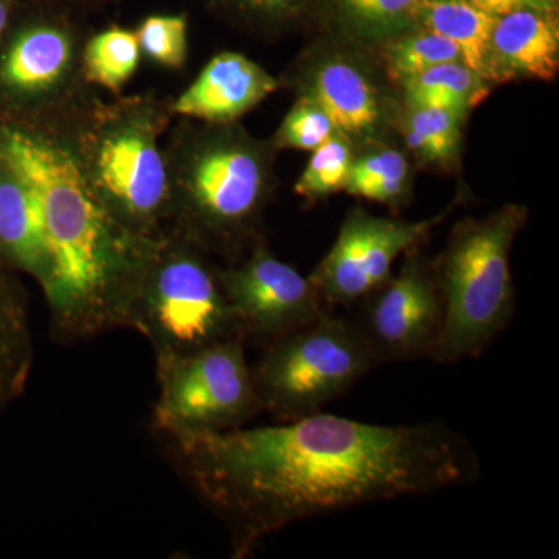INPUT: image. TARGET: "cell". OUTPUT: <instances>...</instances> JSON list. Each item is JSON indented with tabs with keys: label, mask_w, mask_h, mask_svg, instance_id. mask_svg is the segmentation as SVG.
<instances>
[{
	"label": "cell",
	"mask_w": 559,
	"mask_h": 559,
	"mask_svg": "<svg viewBox=\"0 0 559 559\" xmlns=\"http://www.w3.org/2000/svg\"><path fill=\"white\" fill-rule=\"evenodd\" d=\"M162 127L151 103L124 102L97 110L72 148L103 207L142 240L167 234L165 223L173 216Z\"/></svg>",
	"instance_id": "cell-6"
},
{
	"label": "cell",
	"mask_w": 559,
	"mask_h": 559,
	"mask_svg": "<svg viewBox=\"0 0 559 559\" xmlns=\"http://www.w3.org/2000/svg\"><path fill=\"white\" fill-rule=\"evenodd\" d=\"M21 5L25 17L0 57V90L21 102L51 100L75 70L73 16L27 0Z\"/></svg>",
	"instance_id": "cell-12"
},
{
	"label": "cell",
	"mask_w": 559,
	"mask_h": 559,
	"mask_svg": "<svg viewBox=\"0 0 559 559\" xmlns=\"http://www.w3.org/2000/svg\"><path fill=\"white\" fill-rule=\"evenodd\" d=\"M466 117L448 109L407 106L404 138L419 160L451 167L459 157Z\"/></svg>",
	"instance_id": "cell-22"
},
{
	"label": "cell",
	"mask_w": 559,
	"mask_h": 559,
	"mask_svg": "<svg viewBox=\"0 0 559 559\" xmlns=\"http://www.w3.org/2000/svg\"><path fill=\"white\" fill-rule=\"evenodd\" d=\"M240 16L259 24L288 20L299 10L301 0H223Z\"/></svg>",
	"instance_id": "cell-28"
},
{
	"label": "cell",
	"mask_w": 559,
	"mask_h": 559,
	"mask_svg": "<svg viewBox=\"0 0 559 559\" xmlns=\"http://www.w3.org/2000/svg\"><path fill=\"white\" fill-rule=\"evenodd\" d=\"M32 366L31 316L20 289L0 271V411L24 392Z\"/></svg>",
	"instance_id": "cell-18"
},
{
	"label": "cell",
	"mask_w": 559,
	"mask_h": 559,
	"mask_svg": "<svg viewBox=\"0 0 559 559\" xmlns=\"http://www.w3.org/2000/svg\"><path fill=\"white\" fill-rule=\"evenodd\" d=\"M411 168L400 151L380 148L353 159L345 191L352 197L395 205L409 190Z\"/></svg>",
	"instance_id": "cell-23"
},
{
	"label": "cell",
	"mask_w": 559,
	"mask_h": 559,
	"mask_svg": "<svg viewBox=\"0 0 559 559\" xmlns=\"http://www.w3.org/2000/svg\"><path fill=\"white\" fill-rule=\"evenodd\" d=\"M407 106L439 108L466 117L487 95V81L463 62H447L401 80Z\"/></svg>",
	"instance_id": "cell-19"
},
{
	"label": "cell",
	"mask_w": 559,
	"mask_h": 559,
	"mask_svg": "<svg viewBox=\"0 0 559 559\" xmlns=\"http://www.w3.org/2000/svg\"><path fill=\"white\" fill-rule=\"evenodd\" d=\"M498 17L489 16L469 0H423L415 24L452 40L463 64L488 81L489 40Z\"/></svg>",
	"instance_id": "cell-17"
},
{
	"label": "cell",
	"mask_w": 559,
	"mask_h": 559,
	"mask_svg": "<svg viewBox=\"0 0 559 559\" xmlns=\"http://www.w3.org/2000/svg\"><path fill=\"white\" fill-rule=\"evenodd\" d=\"M559 28L554 13L520 10L498 17L489 40L488 81L555 80Z\"/></svg>",
	"instance_id": "cell-15"
},
{
	"label": "cell",
	"mask_w": 559,
	"mask_h": 559,
	"mask_svg": "<svg viewBox=\"0 0 559 559\" xmlns=\"http://www.w3.org/2000/svg\"><path fill=\"white\" fill-rule=\"evenodd\" d=\"M441 219L407 223L352 210L329 253L308 277L331 310L358 304L388 282L401 253L417 248Z\"/></svg>",
	"instance_id": "cell-11"
},
{
	"label": "cell",
	"mask_w": 559,
	"mask_h": 559,
	"mask_svg": "<svg viewBox=\"0 0 559 559\" xmlns=\"http://www.w3.org/2000/svg\"><path fill=\"white\" fill-rule=\"evenodd\" d=\"M399 274L374 289L356 314V325L378 364L429 358L443 325V300L433 260L407 250Z\"/></svg>",
	"instance_id": "cell-10"
},
{
	"label": "cell",
	"mask_w": 559,
	"mask_h": 559,
	"mask_svg": "<svg viewBox=\"0 0 559 559\" xmlns=\"http://www.w3.org/2000/svg\"><path fill=\"white\" fill-rule=\"evenodd\" d=\"M0 160L38 198L51 261L43 290L55 336L73 342L127 329L132 286L157 238L134 237L109 215L60 140L5 130Z\"/></svg>",
	"instance_id": "cell-2"
},
{
	"label": "cell",
	"mask_w": 559,
	"mask_h": 559,
	"mask_svg": "<svg viewBox=\"0 0 559 559\" xmlns=\"http://www.w3.org/2000/svg\"><path fill=\"white\" fill-rule=\"evenodd\" d=\"M127 329L142 333L156 358L189 355L241 337L221 267L207 250L175 230L157 238L140 264Z\"/></svg>",
	"instance_id": "cell-5"
},
{
	"label": "cell",
	"mask_w": 559,
	"mask_h": 559,
	"mask_svg": "<svg viewBox=\"0 0 559 559\" xmlns=\"http://www.w3.org/2000/svg\"><path fill=\"white\" fill-rule=\"evenodd\" d=\"M384 60L390 75L400 81L447 62H463L462 53L452 40L426 28L388 40Z\"/></svg>",
	"instance_id": "cell-24"
},
{
	"label": "cell",
	"mask_w": 559,
	"mask_h": 559,
	"mask_svg": "<svg viewBox=\"0 0 559 559\" xmlns=\"http://www.w3.org/2000/svg\"><path fill=\"white\" fill-rule=\"evenodd\" d=\"M138 35L128 28H106L87 40L81 57V72L95 86L120 92L139 68Z\"/></svg>",
	"instance_id": "cell-20"
},
{
	"label": "cell",
	"mask_w": 559,
	"mask_h": 559,
	"mask_svg": "<svg viewBox=\"0 0 559 559\" xmlns=\"http://www.w3.org/2000/svg\"><path fill=\"white\" fill-rule=\"evenodd\" d=\"M277 87V80L257 62L237 51H223L205 64L171 110L204 123H234Z\"/></svg>",
	"instance_id": "cell-14"
},
{
	"label": "cell",
	"mask_w": 559,
	"mask_h": 559,
	"mask_svg": "<svg viewBox=\"0 0 559 559\" xmlns=\"http://www.w3.org/2000/svg\"><path fill=\"white\" fill-rule=\"evenodd\" d=\"M20 5L21 0H0V43H2L5 33L10 31Z\"/></svg>",
	"instance_id": "cell-31"
},
{
	"label": "cell",
	"mask_w": 559,
	"mask_h": 559,
	"mask_svg": "<svg viewBox=\"0 0 559 559\" xmlns=\"http://www.w3.org/2000/svg\"><path fill=\"white\" fill-rule=\"evenodd\" d=\"M355 153L349 139L342 132H334L318 150L296 182V193L307 201H319L337 191L345 190Z\"/></svg>",
	"instance_id": "cell-25"
},
{
	"label": "cell",
	"mask_w": 559,
	"mask_h": 559,
	"mask_svg": "<svg viewBox=\"0 0 559 559\" xmlns=\"http://www.w3.org/2000/svg\"><path fill=\"white\" fill-rule=\"evenodd\" d=\"M245 348L241 337H231L189 355L156 358V428L235 429L263 411Z\"/></svg>",
	"instance_id": "cell-8"
},
{
	"label": "cell",
	"mask_w": 559,
	"mask_h": 559,
	"mask_svg": "<svg viewBox=\"0 0 559 559\" xmlns=\"http://www.w3.org/2000/svg\"><path fill=\"white\" fill-rule=\"evenodd\" d=\"M336 16L348 36L362 43L396 38L414 27L423 0H333Z\"/></svg>",
	"instance_id": "cell-21"
},
{
	"label": "cell",
	"mask_w": 559,
	"mask_h": 559,
	"mask_svg": "<svg viewBox=\"0 0 559 559\" xmlns=\"http://www.w3.org/2000/svg\"><path fill=\"white\" fill-rule=\"evenodd\" d=\"M27 2L49 7V9L62 11V13H68L70 16H75V14L83 13V11L102 9V7L120 2V0H27Z\"/></svg>",
	"instance_id": "cell-30"
},
{
	"label": "cell",
	"mask_w": 559,
	"mask_h": 559,
	"mask_svg": "<svg viewBox=\"0 0 559 559\" xmlns=\"http://www.w3.org/2000/svg\"><path fill=\"white\" fill-rule=\"evenodd\" d=\"M474 7L492 17L506 16L520 10L546 11L554 13L555 0H469Z\"/></svg>",
	"instance_id": "cell-29"
},
{
	"label": "cell",
	"mask_w": 559,
	"mask_h": 559,
	"mask_svg": "<svg viewBox=\"0 0 559 559\" xmlns=\"http://www.w3.org/2000/svg\"><path fill=\"white\" fill-rule=\"evenodd\" d=\"M274 148L234 123H205L167 156L173 230L210 255L237 260L259 241L274 189Z\"/></svg>",
	"instance_id": "cell-3"
},
{
	"label": "cell",
	"mask_w": 559,
	"mask_h": 559,
	"mask_svg": "<svg viewBox=\"0 0 559 559\" xmlns=\"http://www.w3.org/2000/svg\"><path fill=\"white\" fill-rule=\"evenodd\" d=\"M221 282L246 344L264 347L331 310L310 277L260 240L221 267Z\"/></svg>",
	"instance_id": "cell-9"
},
{
	"label": "cell",
	"mask_w": 559,
	"mask_h": 559,
	"mask_svg": "<svg viewBox=\"0 0 559 559\" xmlns=\"http://www.w3.org/2000/svg\"><path fill=\"white\" fill-rule=\"evenodd\" d=\"M167 436L187 479L229 528L235 558L296 522L480 477L469 441L441 421L373 425L320 411L274 426Z\"/></svg>",
	"instance_id": "cell-1"
},
{
	"label": "cell",
	"mask_w": 559,
	"mask_h": 559,
	"mask_svg": "<svg viewBox=\"0 0 559 559\" xmlns=\"http://www.w3.org/2000/svg\"><path fill=\"white\" fill-rule=\"evenodd\" d=\"M333 120L318 103L300 95L296 105L286 114L272 145L278 150L314 151L336 132Z\"/></svg>",
	"instance_id": "cell-27"
},
{
	"label": "cell",
	"mask_w": 559,
	"mask_h": 559,
	"mask_svg": "<svg viewBox=\"0 0 559 559\" xmlns=\"http://www.w3.org/2000/svg\"><path fill=\"white\" fill-rule=\"evenodd\" d=\"M300 95L318 103L349 142L374 138L388 120V102L377 81L347 55H325L314 62Z\"/></svg>",
	"instance_id": "cell-13"
},
{
	"label": "cell",
	"mask_w": 559,
	"mask_h": 559,
	"mask_svg": "<svg viewBox=\"0 0 559 559\" xmlns=\"http://www.w3.org/2000/svg\"><path fill=\"white\" fill-rule=\"evenodd\" d=\"M140 50L167 69L183 68L189 51V16L186 13L151 14L140 22Z\"/></svg>",
	"instance_id": "cell-26"
},
{
	"label": "cell",
	"mask_w": 559,
	"mask_h": 559,
	"mask_svg": "<svg viewBox=\"0 0 559 559\" xmlns=\"http://www.w3.org/2000/svg\"><path fill=\"white\" fill-rule=\"evenodd\" d=\"M527 219V207L507 204L484 218L455 224L433 260L443 325L430 359L448 366L480 358L509 329L516 311L510 253Z\"/></svg>",
	"instance_id": "cell-4"
},
{
	"label": "cell",
	"mask_w": 559,
	"mask_h": 559,
	"mask_svg": "<svg viewBox=\"0 0 559 559\" xmlns=\"http://www.w3.org/2000/svg\"><path fill=\"white\" fill-rule=\"evenodd\" d=\"M377 367L355 320L330 310L264 345L252 373L261 409L289 421L323 411Z\"/></svg>",
	"instance_id": "cell-7"
},
{
	"label": "cell",
	"mask_w": 559,
	"mask_h": 559,
	"mask_svg": "<svg viewBox=\"0 0 559 559\" xmlns=\"http://www.w3.org/2000/svg\"><path fill=\"white\" fill-rule=\"evenodd\" d=\"M0 252L46 288L51 274L49 246L38 198L0 160Z\"/></svg>",
	"instance_id": "cell-16"
}]
</instances>
